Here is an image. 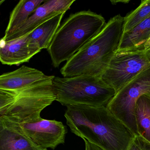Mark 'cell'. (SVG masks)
<instances>
[{
  "mask_svg": "<svg viewBox=\"0 0 150 150\" xmlns=\"http://www.w3.org/2000/svg\"><path fill=\"white\" fill-rule=\"evenodd\" d=\"M16 97L6 93L0 92V115H2L4 112L13 104Z\"/></svg>",
  "mask_w": 150,
  "mask_h": 150,
  "instance_id": "cell-19",
  "label": "cell"
},
{
  "mask_svg": "<svg viewBox=\"0 0 150 150\" xmlns=\"http://www.w3.org/2000/svg\"><path fill=\"white\" fill-rule=\"evenodd\" d=\"M4 1H5V0H1V1L0 0V6H1Z\"/></svg>",
  "mask_w": 150,
  "mask_h": 150,
  "instance_id": "cell-22",
  "label": "cell"
},
{
  "mask_svg": "<svg viewBox=\"0 0 150 150\" xmlns=\"http://www.w3.org/2000/svg\"><path fill=\"white\" fill-rule=\"evenodd\" d=\"M85 145V150H103L96 145L89 142L86 139H83Z\"/></svg>",
  "mask_w": 150,
  "mask_h": 150,
  "instance_id": "cell-20",
  "label": "cell"
},
{
  "mask_svg": "<svg viewBox=\"0 0 150 150\" xmlns=\"http://www.w3.org/2000/svg\"><path fill=\"white\" fill-rule=\"evenodd\" d=\"M135 118L138 136L150 143V95L144 94L138 99Z\"/></svg>",
  "mask_w": 150,
  "mask_h": 150,
  "instance_id": "cell-16",
  "label": "cell"
},
{
  "mask_svg": "<svg viewBox=\"0 0 150 150\" xmlns=\"http://www.w3.org/2000/svg\"><path fill=\"white\" fill-rule=\"evenodd\" d=\"M150 37V17L131 31L122 33L117 51L144 49V45Z\"/></svg>",
  "mask_w": 150,
  "mask_h": 150,
  "instance_id": "cell-15",
  "label": "cell"
},
{
  "mask_svg": "<svg viewBox=\"0 0 150 150\" xmlns=\"http://www.w3.org/2000/svg\"><path fill=\"white\" fill-rule=\"evenodd\" d=\"M52 87L55 100L67 107L77 105L106 107L116 93L100 76L93 75L54 76Z\"/></svg>",
  "mask_w": 150,
  "mask_h": 150,
  "instance_id": "cell-4",
  "label": "cell"
},
{
  "mask_svg": "<svg viewBox=\"0 0 150 150\" xmlns=\"http://www.w3.org/2000/svg\"><path fill=\"white\" fill-rule=\"evenodd\" d=\"M150 47V37L148 40L146 41V43L144 44L143 46V48L144 50H147Z\"/></svg>",
  "mask_w": 150,
  "mask_h": 150,
  "instance_id": "cell-21",
  "label": "cell"
},
{
  "mask_svg": "<svg viewBox=\"0 0 150 150\" xmlns=\"http://www.w3.org/2000/svg\"><path fill=\"white\" fill-rule=\"evenodd\" d=\"M53 76L46 75L38 70L23 65L14 71L0 75V92L16 97L27 86Z\"/></svg>",
  "mask_w": 150,
  "mask_h": 150,
  "instance_id": "cell-10",
  "label": "cell"
},
{
  "mask_svg": "<svg viewBox=\"0 0 150 150\" xmlns=\"http://www.w3.org/2000/svg\"><path fill=\"white\" fill-rule=\"evenodd\" d=\"M64 116L72 133L103 150H127L136 136L106 107L72 105Z\"/></svg>",
  "mask_w": 150,
  "mask_h": 150,
  "instance_id": "cell-1",
  "label": "cell"
},
{
  "mask_svg": "<svg viewBox=\"0 0 150 150\" xmlns=\"http://www.w3.org/2000/svg\"><path fill=\"white\" fill-rule=\"evenodd\" d=\"M127 150H150V143L140 136H136Z\"/></svg>",
  "mask_w": 150,
  "mask_h": 150,
  "instance_id": "cell-18",
  "label": "cell"
},
{
  "mask_svg": "<svg viewBox=\"0 0 150 150\" xmlns=\"http://www.w3.org/2000/svg\"><path fill=\"white\" fill-rule=\"evenodd\" d=\"M46 0H21L11 13L8 26L3 38L12 34L22 26L36 9Z\"/></svg>",
  "mask_w": 150,
  "mask_h": 150,
  "instance_id": "cell-14",
  "label": "cell"
},
{
  "mask_svg": "<svg viewBox=\"0 0 150 150\" xmlns=\"http://www.w3.org/2000/svg\"><path fill=\"white\" fill-rule=\"evenodd\" d=\"M65 13L54 16L28 33L30 44L39 51L43 49H47L60 26L62 19Z\"/></svg>",
  "mask_w": 150,
  "mask_h": 150,
  "instance_id": "cell-13",
  "label": "cell"
},
{
  "mask_svg": "<svg viewBox=\"0 0 150 150\" xmlns=\"http://www.w3.org/2000/svg\"><path fill=\"white\" fill-rule=\"evenodd\" d=\"M147 50H148V52H149V53L150 54V47L149 48V49H147Z\"/></svg>",
  "mask_w": 150,
  "mask_h": 150,
  "instance_id": "cell-23",
  "label": "cell"
},
{
  "mask_svg": "<svg viewBox=\"0 0 150 150\" xmlns=\"http://www.w3.org/2000/svg\"><path fill=\"white\" fill-rule=\"evenodd\" d=\"M150 68V54L144 49L116 51L101 74L116 92L137 76Z\"/></svg>",
  "mask_w": 150,
  "mask_h": 150,
  "instance_id": "cell-6",
  "label": "cell"
},
{
  "mask_svg": "<svg viewBox=\"0 0 150 150\" xmlns=\"http://www.w3.org/2000/svg\"><path fill=\"white\" fill-rule=\"evenodd\" d=\"M101 15L90 10L71 14L56 32L47 49L53 66L69 60L105 25Z\"/></svg>",
  "mask_w": 150,
  "mask_h": 150,
  "instance_id": "cell-3",
  "label": "cell"
},
{
  "mask_svg": "<svg viewBox=\"0 0 150 150\" xmlns=\"http://www.w3.org/2000/svg\"><path fill=\"white\" fill-rule=\"evenodd\" d=\"M75 0H47L39 6L28 20L12 34L2 38L5 41L23 37L60 13L66 12Z\"/></svg>",
  "mask_w": 150,
  "mask_h": 150,
  "instance_id": "cell-9",
  "label": "cell"
},
{
  "mask_svg": "<svg viewBox=\"0 0 150 150\" xmlns=\"http://www.w3.org/2000/svg\"><path fill=\"white\" fill-rule=\"evenodd\" d=\"M28 34L12 40H0V62L4 65H19L27 62L38 50L30 44Z\"/></svg>",
  "mask_w": 150,
  "mask_h": 150,
  "instance_id": "cell-12",
  "label": "cell"
},
{
  "mask_svg": "<svg viewBox=\"0 0 150 150\" xmlns=\"http://www.w3.org/2000/svg\"><path fill=\"white\" fill-rule=\"evenodd\" d=\"M150 17V0L142 1L135 9L124 17L122 33L134 29L142 22Z\"/></svg>",
  "mask_w": 150,
  "mask_h": 150,
  "instance_id": "cell-17",
  "label": "cell"
},
{
  "mask_svg": "<svg viewBox=\"0 0 150 150\" xmlns=\"http://www.w3.org/2000/svg\"><path fill=\"white\" fill-rule=\"evenodd\" d=\"M18 124L23 133L42 149L54 150L58 145L65 143L67 129L61 122L40 117Z\"/></svg>",
  "mask_w": 150,
  "mask_h": 150,
  "instance_id": "cell-8",
  "label": "cell"
},
{
  "mask_svg": "<svg viewBox=\"0 0 150 150\" xmlns=\"http://www.w3.org/2000/svg\"><path fill=\"white\" fill-rule=\"evenodd\" d=\"M0 150H47L33 143L18 122L0 115Z\"/></svg>",
  "mask_w": 150,
  "mask_h": 150,
  "instance_id": "cell-11",
  "label": "cell"
},
{
  "mask_svg": "<svg viewBox=\"0 0 150 150\" xmlns=\"http://www.w3.org/2000/svg\"><path fill=\"white\" fill-rule=\"evenodd\" d=\"M52 78L39 81L20 91L2 115L18 123L40 118L41 112L55 101Z\"/></svg>",
  "mask_w": 150,
  "mask_h": 150,
  "instance_id": "cell-5",
  "label": "cell"
},
{
  "mask_svg": "<svg viewBox=\"0 0 150 150\" xmlns=\"http://www.w3.org/2000/svg\"><path fill=\"white\" fill-rule=\"evenodd\" d=\"M124 17L115 16L103 29L67 61L60 70L65 77L81 75L100 76L118 49Z\"/></svg>",
  "mask_w": 150,
  "mask_h": 150,
  "instance_id": "cell-2",
  "label": "cell"
},
{
  "mask_svg": "<svg viewBox=\"0 0 150 150\" xmlns=\"http://www.w3.org/2000/svg\"><path fill=\"white\" fill-rule=\"evenodd\" d=\"M144 94L150 95V68L140 73L119 90L106 106L136 136L138 134L136 105L138 99Z\"/></svg>",
  "mask_w": 150,
  "mask_h": 150,
  "instance_id": "cell-7",
  "label": "cell"
}]
</instances>
